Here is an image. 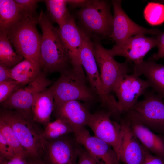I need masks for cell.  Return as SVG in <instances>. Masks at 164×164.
<instances>
[{"mask_svg":"<svg viewBox=\"0 0 164 164\" xmlns=\"http://www.w3.org/2000/svg\"><path fill=\"white\" fill-rule=\"evenodd\" d=\"M38 23L42 35L40 48V64L50 73H61L69 70V57L59 33L48 15L41 10Z\"/></svg>","mask_w":164,"mask_h":164,"instance_id":"6da1fadb","label":"cell"},{"mask_svg":"<svg viewBox=\"0 0 164 164\" xmlns=\"http://www.w3.org/2000/svg\"><path fill=\"white\" fill-rule=\"evenodd\" d=\"M0 119L12 128L29 158L40 159L45 140L36 122L16 111L4 108L1 110Z\"/></svg>","mask_w":164,"mask_h":164,"instance_id":"7a4b0ae2","label":"cell"},{"mask_svg":"<svg viewBox=\"0 0 164 164\" xmlns=\"http://www.w3.org/2000/svg\"><path fill=\"white\" fill-rule=\"evenodd\" d=\"M39 18L25 17L7 34L16 53L40 64L41 35L36 27Z\"/></svg>","mask_w":164,"mask_h":164,"instance_id":"3957f363","label":"cell"},{"mask_svg":"<svg viewBox=\"0 0 164 164\" xmlns=\"http://www.w3.org/2000/svg\"><path fill=\"white\" fill-rule=\"evenodd\" d=\"M78 16L88 36L111 37L113 21L108 2L104 0L87 1L78 12Z\"/></svg>","mask_w":164,"mask_h":164,"instance_id":"277c9868","label":"cell"},{"mask_svg":"<svg viewBox=\"0 0 164 164\" xmlns=\"http://www.w3.org/2000/svg\"><path fill=\"white\" fill-rule=\"evenodd\" d=\"M80 56L90 88L99 98L101 106L112 114H119L118 101L112 94L106 93L103 89L94 54L93 42L88 37L84 38Z\"/></svg>","mask_w":164,"mask_h":164,"instance_id":"5b68a950","label":"cell"},{"mask_svg":"<svg viewBox=\"0 0 164 164\" xmlns=\"http://www.w3.org/2000/svg\"><path fill=\"white\" fill-rule=\"evenodd\" d=\"M51 86L53 92L54 106L72 100L92 101L97 97L86 85L85 79L72 68L61 73Z\"/></svg>","mask_w":164,"mask_h":164,"instance_id":"8992f818","label":"cell"},{"mask_svg":"<svg viewBox=\"0 0 164 164\" xmlns=\"http://www.w3.org/2000/svg\"><path fill=\"white\" fill-rule=\"evenodd\" d=\"M93 43L94 54L99 69L103 89L106 93L112 94L114 84L122 76L133 72L134 64L126 60L123 63L117 62L98 40H95Z\"/></svg>","mask_w":164,"mask_h":164,"instance_id":"52a82bcc","label":"cell"},{"mask_svg":"<svg viewBox=\"0 0 164 164\" xmlns=\"http://www.w3.org/2000/svg\"><path fill=\"white\" fill-rule=\"evenodd\" d=\"M144 95V99L128 112L153 132L164 134V100L153 91Z\"/></svg>","mask_w":164,"mask_h":164,"instance_id":"ba28073f","label":"cell"},{"mask_svg":"<svg viewBox=\"0 0 164 164\" xmlns=\"http://www.w3.org/2000/svg\"><path fill=\"white\" fill-rule=\"evenodd\" d=\"M133 73L125 74L120 77L114 84L113 91L118 99L119 114H124L131 110L138 102V99L144 95L150 87L147 80Z\"/></svg>","mask_w":164,"mask_h":164,"instance_id":"9c48e42d","label":"cell"},{"mask_svg":"<svg viewBox=\"0 0 164 164\" xmlns=\"http://www.w3.org/2000/svg\"><path fill=\"white\" fill-rule=\"evenodd\" d=\"M52 82L41 72L27 86L21 87L1 103V105L3 108L16 111L25 116L32 119L31 109L36 97Z\"/></svg>","mask_w":164,"mask_h":164,"instance_id":"30bf717a","label":"cell"},{"mask_svg":"<svg viewBox=\"0 0 164 164\" xmlns=\"http://www.w3.org/2000/svg\"><path fill=\"white\" fill-rule=\"evenodd\" d=\"M112 114L106 109L97 111L91 114L87 125L95 136L112 147L118 158L121 151L122 128L120 124L111 120Z\"/></svg>","mask_w":164,"mask_h":164,"instance_id":"8fae6325","label":"cell"},{"mask_svg":"<svg viewBox=\"0 0 164 164\" xmlns=\"http://www.w3.org/2000/svg\"><path fill=\"white\" fill-rule=\"evenodd\" d=\"M114 15L111 36L116 45L119 44L135 35L150 34L157 36L161 32L157 29L143 27L132 21L122 9L121 0H112Z\"/></svg>","mask_w":164,"mask_h":164,"instance_id":"7c38bea8","label":"cell"},{"mask_svg":"<svg viewBox=\"0 0 164 164\" xmlns=\"http://www.w3.org/2000/svg\"><path fill=\"white\" fill-rule=\"evenodd\" d=\"M157 44L156 36L149 37L144 34H139L128 38L119 44H115L107 50L114 57L123 56L126 60L137 65L144 61L147 53L152 48L157 47Z\"/></svg>","mask_w":164,"mask_h":164,"instance_id":"4fadbf2b","label":"cell"},{"mask_svg":"<svg viewBox=\"0 0 164 164\" xmlns=\"http://www.w3.org/2000/svg\"><path fill=\"white\" fill-rule=\"evenodd\" d=\"M75 138L66 136L45 140L42 154L46 164H77L81 148Z\"/></svg>","mask_w":164,"mask_h":164,"instance_id":"5bb4252c","label":"cell"},{"mask_svg":"<svg viewBox=\"0 0 164 164\" xmlns=\"http://www.w3.org/2000/svg\"><path fill=\"white\" fill-rule=\"evenodd\" d=\"M58 31L68 54L71 68L85 79L80 59V52L83 43V31L76 25L74 18L70 15Z\"/></svg>","mask_w":164,"mask_h":164,"instance_id":"9a60e30c","label":"cell"},{"mask_svg":"<svg viewBox=\"0 0 164 164\" xmlns=\"http://www.w3.org/2000/svg\"><path fill=\"white\" fill-rule=\"evenodd\" d=\"M77 142L88 152L98 164H120L117 154L109 145L91 135L85 127L74 129Z\"/></svg>","mask_w":164,"mask_h":164,"instance_id":"2e32d148","label":"cell"},{"mask_svg":"<svg viewBox=\"0 0 164 164\" xmlns=\"http://www.w3.org/2000/svg\"><path fill=\"white\" fill-rule=\"evenodd\" d=\"M120 124L122 128L123 135L119 160L125 164H142L145 148L134 134L129 121L125 117Z\"/></svg>","mask_w":164,"mask_h":164,"instance_id":"e0dca14e","label":"cell"},{"mask_svg":"<svg viewBox=\"0 0 164 164\" xmlns=\"http://www.w3.org/2000/svg\"><path fill=\"white\" fill-rule=\"evenodd\" d=\"M57 118H60L74 128L87 125L91 114L79 101L72 100L54 106L53 110Z\"/></svg>","mask_w":164,"mask_h":164,"instance_id":"ac0fdd59","label":"cell"},{"mask_svg":"<svg viewBox=\"0 0 164 164\" xmlns=\"http://www.w3.org/2000/svg\"><path fill=\"white\" fill-rule=\"evenodd\" d=\"M131 128L142 145L148 151L164 158V141L153 131L135 119L128 113L124 114Z\"/></svg>","mask_w":164,"mask_h":164,"instance_id":"d6986e66","label":"cell"},{"mask_svg":"<svg viewBox=\"0 0 164 164\" xmlns=\"http://www.w3.org/2000/svg\"><path fill=\"white\" fill-rule=\"evenodd\" d=\"M151 59L134 65L133 73L147 79L153 91L164 100V64H159Z\"/></svg>","mask_w":164,"mask_h":164,"instance_id":"ffe728a7","label":"cell"},{"mask_svg":"<svg viewBox=\"0 0 164 164\" xmlns=\"http://www.w3.org/2000/svg\"><path fill=\"white\" fill-rule=\"evenodd\" d=\"M54 108L53 92L51 86L40 92L36 97L31 109L33 121L46 126L50 122Z\"/></svg>","mask_w":164,"mask_h":164,"instance_id":"44dd1931","label":"cell"},{"mask_svg":"<svg viewBox=\"0 0 164 164\" xmlns=\"http://www.w3.org/2000/svg\"><path fill=\"white\" fill-rule=\"evenodd\" d=\"M25 17L14 0H0V32L7 34Z\"/></svg>","mask_w":164,"mask_h":164,"instance_id":"7402d4cb","label":"cell"},{"mask_svg":"<svg viewBox=\"0 0 164 164\" xmlns=\"http://www.w3.org/2000/svg\"><path fill=\"white\" fill-rule=\"evenodd\" d=\"M40 64L27 59L24 60L10 69L12 79L22 86L29 84L41 73Z\"/></svg>","mask_w":164,"mask_h":164,"instance_id":"603a6c76","label":"cell"},{"mask_svg":"<svg viewBox=\"0 0 164 164\" xmlns=\"http://www.w3.org/2000/svg\"><path fill=\"white\" fill-rule=\"evenodd\" d=\"M23 58L14 52L7 34L0 32V64L11 69L22 61Z\"/></svg>","mask_w":164,"mask_h":164,"instance_id":"cb8c5ba5","label":"cell"},{"mask_svg":"<svg viewBox=\"0 0 164 164\" xmlns=\"http://www.w3.org/2000/svg\"><path fill=\"white\" fill-rule=\"evenodd\" d=\"M51 21L62 27L71 15L67 8V0H45L44 1Z\"/></svg>","mask_w":164,"mask_h":164,"instance_id":"d4e9b609","label":"cell"},{"mask_svg":"<svg viewBox=\"0 0 164 164\" xmlns=\"http://www.w3.org/2000/svg\"><path fill=\"white\" fill-rule=\"evenodd\" d=\"M43 131L44 139L52 141L74 132L73 127L67 122L59 118L53 121L50 122Z\"/></svg>","mask_w":164,"mask_h":164,"instance_id":"484cf974","label":"cell"},{"mask_svg":"<svg viewBox=\"0 0 164 164\" xmlns=\"http://www.w3.org/2000/svg\"><path fill=\"white\" fill-rule=\"evenodd\" d=\"M144 16L151 25L155 26L164 22V5L159 2H149L143 12Z\"/></svg>","mask_w":164,"mask_h":164,"instance_id":"4316f807","label":"cell"},{"mask_svg":"<svg viewBox=\"0 0 164 164\" xmlns=\"http://www.w3.org/2000/svg\"><path fill=\"white\" fill-rule=\"evenodd\" d=\"M0 134L13 149L16 155L28 158L26 151L21 144L12 128L1 119Z\"/></svg>","mask_w":164,"mask_h":164,"instance_id":"83f0119b","label":"cell"},{"mask_svg":"<svg viewBox=\"0 0 164 164\" xmlns=\"http://www.w3.org/2000/svg\"><path fill=\"white\" fill-rule=\"evenodd\" d=\"M22 86L14 80L0 82V103L9 98L14 92Z\"/></svg>","mask_w":164,"mask_h":164,"instance_id":"f1b7e54d","label":"cell"},{"mask_svg":"<svg viewBox=\"0 0 164 164\" xmlns=\"http://www.w3.org/2000/svg\"><path fill=\"white\" fill-rule=\"evenodd\" d=\"M26 17L33 18L39 16L36 9L38 2L41 1L37 0H14Z\"/></svg>","mask_w":164,"mask_h":164,"instance_id":"f546056e","label":"cell"},{"mask_svg":"<svg viewBox=\"0 0 164 164\" xmlns=\"http://www.w3.org/2000/svg\"><path fill=\"white\" fill-rule=\"evenodd\" d=\"M0 154L2 157L9 160L15 157L16 155L12 148L0 134Z\"/></svg>","mask_w":164,"mask_h":164,"instance_id":"4dcf8cb0","label":"cell"},{"mask_svg":"<svg viewBox=\"0 0 164 164\" xmlns=\"http://www.w3.org/2000/svg\"><path fill=\"white\" fill-rule=\"evenodd\" d=\"M77 164H98L85 148L81 147Z\"/></svg>","mask_w":164,"mask_h":164,"instance_id":"1f68e13d","label":"cell"},{"mask_svg":"<svg viewBox=\"0 0 164 164\" xmlns=\"http://www.w3.org/2000/svg\"><path fill=\"white\" fill-rule=\"evenodd\" d=\"M142 164H164V159L159 156L153 155L145 148L144 158Z\"/></svg>","mask_w":164,"mask_h":164,"instance_id":"d6a6232c","label":"cell"},{"mask_svg":"<svg viewBox=\"0 0 164 164\" xmlns=\"http://www.w3.org/2000/svg\"><path fill=\"white\" fill-rule=\"evenodd\" d=\"M12 80L10 73V69L0 64V82Z\"/></svg>","mask_w":164,"mask_h":164,"instance_id":"836d02e7","label":"cell"},{"mask_svg":"<svg viewBox=\"0 0 164 164\" xmlns=\"http://www.w3.org/2000/svg\"><path fill=\"white\" fill-rule=\"evenodd\" d=\"M156 37L158 40L157 47L158 48V51L157 53L153 54L151 57L158 55L164 50V32H161Z\"/></svg>","mask_w":164,"mask_h":164,"instance_id":"e575fe53","label":"cell"},{"mask_svg":"<svg viewBox=\"0 0 164 164\" xmlns=\"http://www.w3.org/2000/svg\"><path fill=\"white\" fill-rule=\"evenodd\" d=\"M28 158H29L22 156L16 155L4 164H28V162L27 161V159Z\"/></svg>","mask_w":164,"mask_h":164,"instance_id":"d590c367","label":"cell"},{"mask_svg":"<svg viewBox=\"0 0 164 164\" xmlns=\"http://www.w3.org/2000/svg\"><path fill=\"white\" fill-rule=\"evenodd\" d=\"M87 0H67V4L72 7L81 6L82 7L87 2Z\"/></svg>","mask_w":164,"mask_h":164,"instance_id":"8d00e7d4","label":"cell"},{"mask_svg":"<svg viewBox=\"0 0 164 164\" xmlns=\"http://www.w3.org/2000/svg\"><path fill=\"white\" fill-rule=\"evenodd\" d=\"M31 161L28 162V164H46L44 162L40 159H32Z\"/></svg>","mask_w":164,"mask_h":164,"instance_id":"74e56055","label":"cell"},{"mask_svg":"<svg viewBox=\"0 0 164 164\" xmlns=\"http://www.w3.org/2000/svg\"><path fill=\"white\" fill-rule=\"evenodd\" d=\"M160 59H164V50L159 55L153 57H151L150 59L154 60L155 61H157Z\"/></svg>","mask_w":164,"mask_h":164,"instance_id":"f35d334b","label":"cell"},{"mask_svg":"<svg viewBox=\"0 0 164 164\" xmlns=\"http://www.w3.org/2000/svg\"><path fill=\"white\" fill-rule=\"evenodd\" d=\"M158 2H159L160 3H162L163 5H164V0H161L159 1H158Z\"/></svg>","mask_w":164,"mask_h":164,"instance_id":"ab89813d","label":"cell"}]
</instances>
